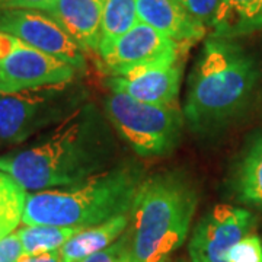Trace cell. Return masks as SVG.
<instances>
[{
	"instance_id": "cell-1",
	"label": "cell",
	"mask_w": 262,
	"mask_h": 262,
	"mask_svg": "<svg viewBox=\"0 0 262 262\" xmlns=\"http://www.w3.org/2000/svg\"><path fill=\"white\" fill-rule=\"evenodd\" d=\"M113 128L95 103L84 102L42 140L0 156V170L34 192L75 185L113 168Z\"/></svg>"
},
{
	"instance_id": "cell-2",
	"label": "cell",
	"mask_w": 262,
	"mask_h": 262,
	"mask_svg": "<svg viewBox=\"0 0 262 262\" xmlns=\"http://www.w3.org/2000/svg\"><path fill=\"white\" fill-rule=\"evenodd\" d=\"M261 82L258 58L237 39L210 37L188 80L184 118L194 133H219L249 110Z\"/></svg>"
},
{
	"instance_id": "cell-3",
	"label": "cell",
	"mask_w": 262,
	"mask_h": 262,
	"mask_svg": "<svg viewBox=\"0 0 262 262\" xmlns=\"http://www.w3.org/2000/svg\"><path fill=\"white\" fill-rule=\"evenodd\" d=\"M198 194L184 172H160L144 178L122 233L127 262H168L185 242Z\"/></svg>"
},
{
	"instance_id": "cell-4",
	"label": "cell",
	"mask_w": 262,
	"mask_h": 262,
	"mask_svg": "<svg viewBox=\"0 0 262 262\" xmlns=\"http://www.w3.org/2000/svg\"><path fill=\"white\" fill-rule=\"evenodd\" d=\"M137 165H114L75 185L29 194L22 223L25 226H66L88 229L130 213L143 182Z\"/></svg>"
},
{
	"instance_id": "cell-5",
	"label": "cell",
	"mask_w": 262,
	"mask_h": 262,
	"mask_svg": "<svg viewBox=\"0 0 262 262\" xmlns=\"http://www.w3.org/2000/svg\"><path fill=\"white\" fill-rule=\"evenodd\" d=\"M88 91L75 79L16 94H0V141L18 144L69 118L88 102Z\"/></svg>"
},
{
	"instance_id": "cell-6",
	"label": "cell",
	"mask_w": 262,
	"mask_h": 262,
	"mask_svg": "<svg viewBox=\"0 0 262 262\" xmlns=\"http://www.w3.org/2000/svg\"><path fill=\"white\" fill-rule=\"evenodd\" d=\"M105 113L114 130L143 158L166 156L182 137L185 118L178 105H151L111 91Z\"/></svg>"
},
{
	"instance_id": "cell-7",
	"label": "cell",
	"mask_w": 262,
	"mask_h": 262,
	"mask_svg": "<svg viewBox=\"0 0 262 262\" xmlns=\"http://www.w3.org/2000/svg\"><path fill=\"white\" fill-rule=\"evenodd\" d=\"M0 31L16 37L29 47L73 66L79 75L86 72L88 63L82 47L60 27L56 19L42 10H0Z\"/></svg>"
},
{
	"instance_id": "cell-8",
	"label": "cell",
	"mask_w": 262,
	"mask_h": 262,
	"mask_svg": "<svg viewBox=\"0 0 262 262\" xmlns=\"http://www.w3.org/2000/svg\"><path fill=\"white\" fill-rule=\"evenodd\" d=\"M185 46H181L149 25L137 22L130 31L98 53L101 69L111 76H121L136 67L178 61Z\"/></svg>"
},
{
	"instance_id": "cell-9",
	"label": "cell",
	"mask_w": 262,
	"mask_h": 262,
	"mask_svg": "<svg viewBox=\"0 0 262 262\" xmlns=\"http://www.w3.org/2000/svg\"><path fill=\"white\" fill-rule=\"evenodd\" d=\"M255 215L245 208L219 204L200 219L188 245L191 262H227V253L251 233Z\"/></svg>"
},
{
	"instance_id": "cell-10",
	"label": "cell",
	"mask_w": 262,
	"mask_h": 262,
	"mask_svg": "<svg viewBox=\"0 0 262 262\" xmlns=\"http://www.w3.org/2000/svg\"><path fill=\"white\" fill-rule=\"evenodd\" d=\"M79 76L73 66L20 41L18 47L0 61V94H16L66 83L79 79Z\"/></svg>"
},
{
	"instance_id": "cell-11",
	"label": "cell",
	"mask_w": 262,
	"mask_h": 262,
	"mask_svg": "<svg viewBox=\"0 0 262 262\" xmlns=\"http://www.w3.org/2000/svg\"><path fill=\"white\" fill-rule=\"evenodd\" d=\"M182 82L181 61L140 66L121 76H111L106 84L111 91L122 92L151 105H177Z\"/></svg>"
},
{
	"instance_id": "cell-12",
	"label": "cell",
	"mask_w": 262,
	"mask_h": 262,
	"mask_svg": "<svg viewBox=\"0 0 262 262\" xmlns=\"http://www.w3.org/2000/svg\"><path fill=\"white\" fill-rule=\"evenodd\" d=\"M103 2L105 0H53L42 12L56 19L83 51L98 54Z\"/></svg>"
},
{
	"instance_id": "cell-13",
	"label": "cell",
	"mask_w": 262,
	"mask_h": 262,
	"mask_svg": "<svg viewBox=\"0 0 262 262\" xmlns=\"http://www.w3.org/2000/svg\"><path fill=\"white\" fill-rule=\"evenodd\" d=\"M137 18L181 46L189 47L208 29L196 22L178 0H136Z\"/></svg>"
},
{
	"instance_id": "cell-14",
	"label": "cell",
	"mask_w": 262,
	"mask_h": 262,
	"mask_svg": "<svg viewBox=\"0 0 262 262\" xmlns=\"http://www.w3.org/2000/svg\"><path fill=\"white\" fill-rule=\"evenodd\" d=\"M210 31L230 39L262 32V0H220Z\"/></svg>"
},
{
	"instance_id": "cell-15",
	"label": "cell",
	"mask_w": 262,
	"mask_h": 262,
	"mask_svg": "<svg viewBox=\"0 0 262 262\" xmlns=\"http://www.w3.org/2000/svg\"><path fill=\"white\" fill-rule=\"evenodd\" d=\"M128 222L130 213H125L77 232L58 249L61 261L79 262L106 249L121 237L128 226Z\"/></svg>"
},
{
	"instance_id": "cell-16",
	"label": "cell",
	"mask_w": 262,
	"mask_h": 262,
	"mask_svg": "<svg viewBox=\"0 0 262 262\" xmlns=\"http://www.w3.org/2000/svg\"><path fill=\"white\" fill-rule=\"evenodd\" d=\"M233 187L239 201L262 208V134L256 137L239 163Z\"/></svg>"
},
{
	"instance_id": "cell-17",
	"label": "cell",
	"mask_w": 262,
	"mask_h": 262,
	"mask_svg": "<svg viewBox=\"0 0 262 262\" xmlns=\"http://www.w3.org/2000/svg\"><path fill=\"white\" fill-rule=\"evenodd\" d=\"M137 22L136 0H105L98 53L110 47L115 39L130 31Z\"/></svg>"
},
{
	"instance_id": "cell-18",
	"label": "cell",
	"mask_w": 262,
	"mask_h": 262,
	"mask_svg": "<svg viewBox=\"0 0 262 262\" xmlns=\"http://www.w3.org/2000/svg\"><path fill=\"white\" fill-rule=\"evenodd\" d=\"M82 229L66 226H24L18 230L24 255L58 251Z\"/></svg>"
},
{
	"instance_id": "cell-19",
	"label": "cell",
	"mask_w": 262,
	"mask_h": 262,
	"mask_svg": "<svg viewBox=\"0 0 262 262\" xmlns=\"http://www.w3.org/2000/svg\"><path fill=\"white\" fill-rule=\"evenodd\" d=\"M27 196L25 188L0 170V239L15 232L19 223H22Z\"/></svg>"
},
{
	"instance_id": "cell-20",
	"label": "cell",
	"mask_w": 262,
	"mask_h": 262,
	"mask_svg": "<svg viewBox=\"0 0 262 262\" xmlns=\"http://www.w3.org/2000/svg\"><path fill=\"white\" fill-rule=\"evenodd\" d=\"M227 262H262V241L256 234H246L227 253Z\"/></svg>"
},
{
	"instance_id": "cell-21",
	"label": "cell",
	"mask_w": 262,
	"mask_h": 262,
	"mask_svg": "<svg viewBox=\"0 0 262 262\" xmlns=\"http://www.w3.org/2000/svg\"><path fill=\"white\" fill-rule=\"evenodd\" d=\"M178 2L196 22L210 29L215 12L219 9L220 0H178Z\"/></svg>"
},
{
	"instance_id": "cell-22",
	"label": "cell",
	"mask_w": 262,
	"mask_h": 262,
	"mask_svg": "<svg viewBox=\"0 0 262 262\" xmlns=\"http://www.w3.org/2000/svg\"><path fill=\"white\" fill-rule=\"evenodd\" d=\"M24 255V248L18 232H12L0 239V262H18Z\"/></svg>"
},
{
	"instance_id": "cell-23",
	"label": "cell",
	"mask_w": 262,
	"mask_h": 262,
	"mask_svg": "<svg viewBox=\"0 0 262 262\" xmlns=\"http://www.w3.org/2000/svg\"><path fill=\"white\" fill-rule=\"evenodd\" d=\"M79 262H127L125 261V249H124V239L122 236L114 242L111 246L103 249L101 252L91 255Z\"/></svg>"
},
{
	"instance_id": "cell-24",
	"label": "cell",
	"mask_w": 262,
	"mask_h": 262,
	"mask_svg": "<svg viewBox=\"0 0 262 262\" xmlns=\"http://www.w3.org/2000/svg\"><path fill=\"white\" fill-rule=\"evenodd\" d=\"M53 0H0V10L34 9L44 10Z\"/></svg>"
},
{
	"instance_id": "cell-25",
	"label": "cell",
	"mask_w": 262,
	"mask_h": 262,
	"mask_svg": "<svg viewBox=\"0 0 262 262\" xmlns=\"http://www.w3.org/2000/svg\"><path fill=\"white\" fill-rule=\"evenodd\" d=\"M19 42H20V39H18L16 37L0 31V61H3L9 56L10 53L18 47Z\"/></svg>"
},
{
	"instance_id": "cell-26",
	"label": "cell",
	"mask_w": 262,
	"mask_h": 262,
	"mask_svg": "<svg viewBox=\"0 0 262 262\" xmlns=\"http://www.w3.org/2000/svg\"><path fill=\"white\" fill-rule=\"evenodd\" d=\"M18 262H63L58 251L38 253V255H22Z\"/></svg>"
}]
</instances>
